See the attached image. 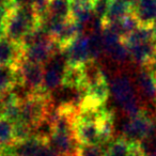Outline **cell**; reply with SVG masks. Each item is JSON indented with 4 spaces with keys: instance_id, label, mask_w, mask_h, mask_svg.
Here are the masks:
<instances>
[{
    "instance_id": "obj_1",
    "label": "cell",
    "mask_w": 156,
    "mask_h": 156,
    "mask_svg": "<svg viewBox=\"0 0 156 156\" xmlns=\"http://www.w3.org/2000/svg\"><path fill=\"white\" fill-rule=\"evenodd\" d=\"M41 28V17L31 8H12L5 24V37L22 44L28 33Z\"/></svg>"
},
{
    "instance_id": "obj_2",
    "label": "cell",
    "mask_w": 156,
    "mask_h": 156,
    "mask_svg": "<svg viewBox=\"0 0 156 156\" xmlns=\"http://www.w3.org/2000/svg\"><path fill=\"white\" fill-rule=\"evenodd\" d=\"M129 58L137 64L144 66L151 62L156 45L152 28L139 26L134 32L123 39Z\"/></svg>"
},
{
    "instance_id": "obj_3",
    "label": "cell",
    "mask_w": 156,
    "mask_h": 156,
    "mask_svg": "<svg viewBox=\"0 0 156 156\" xmlns=\"http://www.w3.org/2000/svg\"><path fill=\"white\" fill-rule=\"evenodd\" d=\"M110 93L121 109L128 115H138L143 110V107L138 98L136 85L124 74L117 75L110 83Z\"/></svg>"
},
{
    "instance_id": "obj_4",
    "label": "cell",
    "mask_w": 156,
    "mask_h": 156,
    "mask_svg": "<svg viewBox=\"0 0 156 156\" xmlns=\"http://www.w3.org/2000/svg\"><path fill=\"white\" fill-rule=\"evenodd\" d=\"M51 106V100L48 93L37 92L33 93L20 102V121L34 129L40 123L47 118Z\"/></svg>"
},
{
    "instance_id": "obj_5",
    "label": "cell",
    "mask_w": 156,
    "mask_h": 156,
    "mask_svg": "<svg viewBox=\"0 0 156 156\" xmlns=\"http://www.w3.org/2000/svg\"><path fill=\"white\" fill-rule=\"evenodd\" d=\"M155 124L151 115L143 109L138 115L128 117L123 125V138L132 142H140L153 135Z\"/></svg>"
},
{
    "instance_id": "obj_6",
    "label": "cell",
    "mask_w": 156,
    "mask_h": 156,
    "mask_svg": "<svg viewBox=\"0 0 156 156\" xmlns=\"http://www.w3.org/2000/svg\"><path fill=\"white\" fill-rule=\"evenodd\" d=\"M103 50L110 60L117 63H123L129 58V54L120 35L108 27H103L101 31Z\"/></svg>"
},
{
    "instance_id": "obj_7",
    "label": "cell",
    "mask_w": 156,
    "mask_h": 156,
    "mask_svg": "<svg viewBox=\"0 0 156 156\" xmlns=\"http://www.w3.org/2000/svg\"><path fill=\"white\" fill-rule=\"evenodd\" d=\"M66 59L63 54V58L55 55L45 65H44V85L43 91L50 94L54 90L62 86L63 75L66 69Z\"/></svg>"
},
{
    "instance_id": "obj_8",
    "label": "cell",
    "mask_w": 156,
    "mask_h": 156,
    "mask_svg": "<svg viewBox=\"0 0 156 156\" xmlns=\"http://www.w3.org/2000/svg\"><path fill=\"white\" fill-rule=\"evenodd\" d=\"M17 72L20 83L34 93L43 91L44 85V66L29 62L23 59L17 65Z\"/></svg>"
},
{
    "instance_id": "obj_9",
    "label": "cell",
    "mask_w": 156,
    "mask_h": 156,
    "mask_svg": "<svg viewBox=\"0 0 156 156\" xmlns=\"http://www.w3.org/2000/svg\"><path fill=\"white\" fill-rule=\"evenodd\" d=\"M62 51L66 59V63L69 65H85L92 62L89 35L85 33L79 35Z\"/></svg>"
},
{
    "instance_id": "obj_10",
    "label": "cell",
    "mask_w": 156,
    "mask_h": 156,
    "mask_svg": "<svg viewBox=\"0 0 156 156\" xmlns=\"http://www.w3.org/2000/svg\"><path fill=\"white\" fill-rule=\"evenodd\" d=\"M48 145L59 156H79L81 145L77 142L74 133L52 132Z\"/></svg>"
},
{
    "instance_id": "obj_11",
    "label": "cell",
    "mask_w": 156,
    "mask_h": 156,
    "mask_svg": "<svg viewBox=\"0 0 156 156\" xmlns=\"http://www.w3.org/2000/svg\"><path fill=\"white\" fill-rule=\"evenodd\" d=\"M24 50L20 44L11 41L8 37L0 40V67H16L23 60Z\"/></svg>"
},
{
    "instance_id": "obj_12",
    "label": "cell",
    "mask_w": 156,
    "mask_h": 156,
    "mask_svg": "<svg viewBox=\"0 0 156 156\" xmlns=\"http://www.w3.org/2000/svg\"><path fill=\"white\" fill-rule=\"evenodd\" d=\"M110 93V86L106 79V76H102L98 79L87 83L83 90V100L95 105H104Z\"/></svg>"
},
{
    "instance_id": "obj_13",
    "label": "cell",
    "mask_w": 156,
    "mask_h": 156,
    "mask_svg": "<svg viewBox=\"0 0 156 156\" xmlns=\"http://www.w3.org/2000/svg\"><path fill=\"white\" fill-rule=\"evenodd\" d=\"M104 156H145V152L140 142H132L122 137L109 143Z\"/></svg>"
},
{
    "instance_id": "obj_14",
    "label": "cell",
    "mask_w": 156,
    "mask_h": 156,
    "mask_svg": "<svg viewBox=\"0 0 156 156\" xmlns=\"http://www.w3.org/2000/svg\"><path fill=\"white\" fill-rule=\"evenodd\" d=\"M86 86H87V76H86L85 65L67 64L63 75L62 87L79 90L83 93Z\"/></svg>"
},
{
    "instance_id": "obj_15",
    "label": "cell",
    "mask_w": 156,
    "mask_h": 156,
    "mask_svg": "<svg viewBox=\"0 0 156 156\" xmlns=\"http://www.w3.org/2000/svg\"><path fill=\"white\" fill-rule=\"evenodd\" d=\"M133 13L140 26L152 28L156 24V0H140Z\"/></svg>"
},
{
    "instance_id": "obj_16",
    "label": "cell",
    "mask_w": 156,
    "mask_h": 156,
    "mask_svg": "<svg viewBox=\"0 0 156 156\" xmlns=\"http://www.w3.org/2000/svg\"><path fill=\"white\" fill-rule=\"evenodd\" d=\"M139 26L140 25H139L136 16L134 15V13H130L128 15L124 16V17L120 18V20H115V22L111 23V24L106 25L104 27L110 28L113 32H115L122 39H124L127 35H129L132 32H134Z\"/></svg>"
},
{
    "instance_id": "obj_17",
    "label": "cell",
    "mask_w": 156,
    "mask_h": 156,
    "mask_svg": "<svg viewBox=\"0 0 156 156\" xmlns=\"http://www.w3.org/2000/svg\"><path fill=\"white\" fill-rule=\"evenodd\" d=\"M133 10L134 9L123 0H110L108 11L102 22L103 27L133 13Z\"/></svg>"
},
{
    "instance_id": "obj_18",
    "label": "cell",
    "mask_w": 156,
    "mask_h": 156,
    "mask_svg": "<svg viewBox=\"0 0 156 156\" xmlns=\"http://www.w3.org/2000/svg\"><path fill=\"white\" fill-rule=\"evenodd\" d=\"M46 14L59 20H71V1L69 0H48Z\"/></svg>"
},
{
    "instance_id": "obj_19",
    "label": "cell",
    "mask_w": 156,
    "mask_h": 156,
    "mask_svg": "<svg viewBox=\"0 0 156 156\" xmlns=\"http://www.w3.org/2000/svg\"><path fill=\"white\" fill-rule=\"evenodd\" d=\"M20 83L17 66H2L0 67V94L12 89L14 85Z\"/></svg>"
},
{
    "instance_id": "obj_20",
    "label": "cell",
    "mask_w": 156,
    "mask_h": 156,
    "mask_svg": "<svg viewBox=\"0 0 156 156\" xmlns=\"http://www.w3.org/2000/svg\"><path fill=\"white\" fill-rule=\"evenodd\" d=\"M14 141L13 124L5 118H0V151L12 145Z\"/></svg>"
},
{
    "instance_id": "obj_21",
    "label": "cell",
    "mask_w": 156,
    "mask_h": 156,
    "mask_svg": "<svg viewBox=\"0 0 156 156\" xmlns=\"http://www.w3.org/2000/svg\"><path fill=\"white\" fill-rule=\"evenodd\" d=\"M79 156H104V151L100 147H81Z\"/></svg>"
},
{
    "instance_id": "obj_22",
    "label": "cell",
    "mask_w": 156,
    "mask_h": 156,
    "mask_svg": "<svg viewBox=\"0 0 156 156\" xmlns=\"http://www.w3.org/2000/svg\"><path fill=\"white\" fill-rule=\"evenodd\" d=\"M35 156H59V155L49 147V145H48V143H47V144H45L41 150H40L39 153H37Z\"/></svg>"
},
{
    "instance_id": "obj_23",
    "label": "cell",
    "mask_w": 156,
    "mask_h": 156,
    "mask_svg": "<svg viewBox=\"0 0 156 156\" xmlns=\"http://www.w3.org/2000/svg\"><path fill=\"white\" fill-rule=\"evenodd\" d=\"M10 8H5V7H0V25H5V20L8 18L10 12Z\"/></svg>"
},
{
    "instance_id": "obj_24",
    "label": "cell",
    "mask_w": 156,
    "mask_h": 156,
    "mask_svg": "<svg viewBox=\"0 0 156 156\" xmlns=\"http://www.w3.org/2000/svg\"><path fill=\"white\" fill-rule=\"evenodd\" d=\"M0 7H5L12 9V0H0Z\"/></svg>"
},
{
    "instance_id": "obj_25",
    "label": "cell",
    "mask_w": 156,
    "mask_h": 156,
    "mask_svg": "<svg viewBox=\"0 0 156 156\" xmlns=\"http://www.w3.org/2000/svg\"><path fill=\"white\" fill-rule=\"evenodd\" d=\"M123 1H125V2L127 3V5H129L130 7H132L133 9H134V8L137 5V3H138L139 1H140V0H123Z\"/></svg>"
},
{
    "instance_id": "obj_26",
    "label": "cell",
    "mask_w": 156,
    "mask_h": 156,
    "mask_svg": "<svg viewBox=\"0 0 156 156\" xmlns=\"http://www.w3.org/2000/svg\"><path fill=\"white\" fill-rule=\"evenodd\" d=\"M150 63L156 67V45H155V48H154L153 56H152V60H151V62H150Z\"/></svg>"
},
{
    "instance_id": "obj_27",
    "label": "cell",
    "mask_w": 156,
    "mask_h": 156,
    "mask_svg": "<svg viewBox=\"0 0 156 156\" xmlns=\"http://www.w3.org/2000/svg\"><path fill=\"white\" fill-rule=\"evenodd\" d=\"M5 37V25H0V40Z\"/></svg>"
},
{
    "instance_id": "obj_28",
    "label": "cell",
    "mask_w": 156,
    "mask_h": 156,
    "mask_svg": "<svg viewBox=\"0 0 156 156\" xmlns=\"http://www.w3.org/2000/svg\"><path fill=\"white\" fill-rule=\"evenodd\" d=\"M145 156H156V151L152 152V153H149V154H145Z\"/></svg>"
},
{
    "instance_id": "obj_29",
    "label": "cell",
    "mask_w": 156,
    "mask_h": 156,
    "mask_svg": "<svg viewBox=\"0 0 156 156\" xmlns=\"http://www.w3.org/2000/svg\"><path fill=\"white\" fill-rule=\"evenodd\" d=\"M0 156H10V155H0Z\"/></svg>"
}]
</instances>
